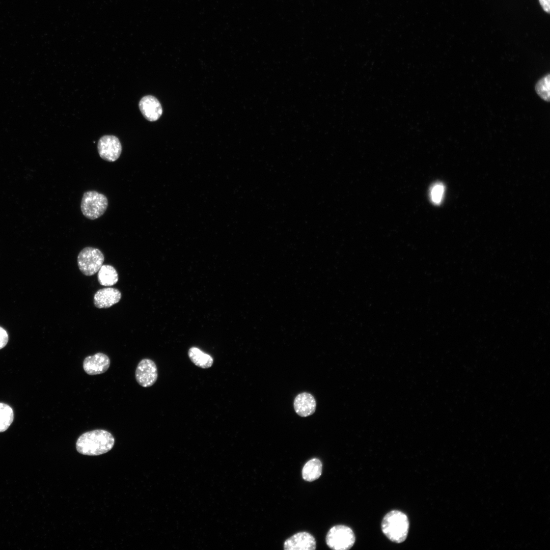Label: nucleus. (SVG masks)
Instances as JSON below:
<instances>
[{"label":"nucleus","instance_id":"f257e3e1","mask_svg":"<svg viewBox=\"0 0 550 550\" xmlns=\"http://www.w3.org/2000/svg\"><path fill=\"white\" fill-rule=\"evenodd\" d=\"M114 443V437L109 432L96 429L81 434L77 440L76 448L81 454L97 456L108 452Z\"/></svg>","mask_w":550,"mask_h":550},{"label":"nucleus","instance_id":"f03ea898","mask_svg":"<svg viewBox=\"0 0 550 550\" xmlns=\"http://www.w3.org/2000/svg\"><path fill=\"white\" fill-rule=\"evenodd\" d=\"M409 522L407 515L403 512L394 510L389 512L383 517L381 527L384 535L395 543L403 542L408 532Z\"/></svg>","mask_w":550,"mask_h":550},{"label":"nucleus","instance_id":"7ed1b4c3","mask_svg":"<svg viewBox=\"0 0 550 550\" xmlns=\"http://www.w3.org/2000/svg\"><path fill=\"white\" fill-rule=\"evenodd\" d=\"M108 206V200L103 194L95 190L85 192L82 196L80 209L83 215L90 219L102 216Z\"/></svg>","mask_w":550,"mask_h":550},{"label":"nucleus","instance_id":"20e7f679","mask_svg":"<svg viewBox=\"0 0 550 550\" xmlns=\"http://www.w3.org/2000/svg\"><path fill=\"white\" fill-rule=\"evenodd\" d=\"M355 540L352 529L345 525L332 527L326 536V543L332 549L347 550L352 547Z\"/></svg>","mask_w":550,"mask_h":550},{"label":"nucleus","instance_id":"39448f33","mask_svg":"<svg viewBox=\"0 0 550 550\" xmlns=\"http://www.w3.org/2000/svg\"><path fill=\"white\" fill-rule=\"evenodd\" d=\"M104 257L98 249L86 247L78 254L77 264L80 271L85 276L96 273L102 265Z\"/></svg>","mask_w":550,"mask_h":550},{"label":"nucleus","instance_id":"423d86ee","mask_svg":"<svg viewBox=\"0 0 550 550\" xmlns=\"http://www.w3.org/2000/svg\"><path fill=\"white\" fill-rule=\"evenodd\" d=\"M97 149L100 157L109 162L117 160L122 152V145L119 140L112 135L102 136L98 142Z\"/></svg>","mask_w":550,"mask_h":550},{"label":"nucleus","instance_id":"0eeeda50","mask_svg":"<svg viewBox=\"0 0 550 550\" xmlns=\"http://www.w3.org/2000/svg\"><path fill=\"white\" fill-rule=\"evenodd\" d=\"M138 383L143 387L152 386L158 377L157 368L155 363L149 359L142 360L138 364L135 373Z\"/></svg>","mask_w":550,"mask_h":550},{"label":"nucleus","instance_id":"6e6552de","mask_svg":"<svg viewBox=\"0 0 550 550\" xmlns=\"http://www.w3.org/2000/svg\"><path fill=\"white\" fill-rule=\"evenodd\" d=\"M316 547L315 538L307 532L297 533L284 543L285 550H314Z\"/></svg>","mask_w":550,"mask_h":550},{"label":"nucleus","instance_id":"1a4fd4ad","mask_svg":"<svg viewBox=\"0 0 550 550\" xmlns=\"http://www.w3.org/2000/svg\"><path fill=\"white\" fill-rule=\"evenodd\" d=\"M110 365L108 356L103 353L98 352L93 355L86 357L83 362V368L86 373L90 375L100 374L105 372Z\"/></svg>","mask_w":550,"mask_h":550},{"label":"nucleus","instance_id":"9d476101","mask_svg":"<svg viewBox=\"0 0 550 550\" xmlns=\"http://www.w3.org/2000/svg\"><path fill=\"white\" fill-rule=\"evenodd\" d=\"M121 297V292L116 288H102L95 293L94 304L99 309L108 308L119 302Z\"/></svg>","mask_w":550,"mask_h":550},{"label":"nucleus","instance_id":"9b49d317","mask_svg":"<svg viewBox=\"0 0 550 550\" xmlns=\"http://www.w3.org/2000/svg\"><path fill=\"white\" fill-rule=\"evenodd\" d=\"M140 109L149 121L157 120L162 113L161 105L156 98L151 95L143 97L139 102Z\"/></svg>","mask_w":550,"mask_h":550},{"label":"nucleus","instance_id":"f8f14e48","mask_svg":"<svg viewBox=\"0 0 550 550\" xmlns=\"http://www.w3.org/2000/svg\"><path fill=\"white\" fill-rule=\"evenodd\" d=\"M295 412L299 416L305 417L312 415L315 411L316 402L311 394L304 392L297 395L293 403Z\"/></svg>","mask_w":550,"mask_h":550},{"label":"nucleus","instance_id":"ddd939ff","mask_svg":"<svg viewBox=\"0 0 550 550\" xmlns=\"http://www.w3.org/2000/svg\"><path fill=\"white\" fill-rule=\"evenodd\" d=\"M322 464L321 461L314 458L308 461L302 469V477L304 480L312 482L318 479L322 473Z\"/></svg>","mask_w":550,"mask_h":550},{"label":"nucleus","instance_id":"4468645a","mask_svg":"<svg viewBox=\"0 0 550 550\" xmlns=\"http://www.w3.org/2000/svg\"><path fill=\"white\" fill-rule=\"evenodd\" d=\"M97 279L99 283L102 286H113L119 280L118 273L113 266L103 265L98 271Z\"/></svg>","mask_w":550,"mask_h":550},{"label":"nucleus","instance_id":"2eb2a0df","mask_svg":"<svg viewBox=\"0 0 550 550\" xmlns=\"http://www.w3.org/2000/svg\"><path fill=\"white\" fill-rule=\"evenodd\" d=\"M188 355L190 361L200 368H209L213 365L212 357L197 347H193L189 348Z\"/></svg>","mask_w":550,"mask_h":550},{"label":"nucleus","instance_id":"dca6fc26","mask_svg":"<svg viewBox=\"0 0 550 550\" xmlns=\"http://www.w3.org/2000/svg\"><path fill=\"white\" fill-rule=\"evenodd\" d=\"M13 419L12 408L8 404L0 403V432L6 431L9 427Z\"/></svg>","mask_w":550,"mask_h":550},{"label":"nucleus","instance_id":"f3484780","mask_svg":"<svg viewBox=\"0 0 550 550\" xmlns=\"http://www.w3.org/2000/svg\"><path fill=\"white\" fill-rule=\"evenodd\" d=\"M549 74H547L536 83L535 90L537 94L544 101H549Z\"/></svg>","mask_w":550,"mask_h":550},{"label":"nucleus","instance_id":"a211bd4d","mask_svg":"<svg viewBox=\"0 0 550 550\" xmlns=\"http://www.w3.org/2000/svg\"><path fill=\"white\" fill-rule=\"evenodd\" d=\"M445 187L443 183L438 182L433 184L429 190V197L433 204L439 205L442 202Z\"/></svg>","mask_w":550,"mask_h":550},{"label":"nucleus","instance_id":"6ab92c4d","mask_svg":"<svg viewBox=\"0 0 550 550\" xmlns=\"http://www.w3.org/2000/svg\"><path fill=\"white\" fill-rule=\"evenodd\" d=\"M9 336L6 331L0 326V349L4 348L7 344Z\"/></svg>","mask_w":550,"mask_h":550},{"label":"nucleus","instance_id":"aec40b11","mask_svg":"<svg viewBox=\"0 0 550 550\" xmlns=\"http://www.w3.org/2000/svg\"><path fill=\"white\" fill-rule=\"evenodd\" d=\"M539 2L543 10L549 13L550 12V0H539Z\"/></svg>","mask_w":550,"mask_h":550}]
</instances>
